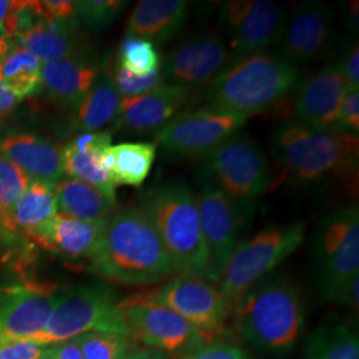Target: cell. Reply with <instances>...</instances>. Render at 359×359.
<instances>
[{
  "label": "cell",
  "instance_id": "obj_1",
  "mask_svg": "<svg viewBox=\"0 0 359 359\" xmlns=\"http://www.w3.org/2000/svg\"><path fill=\"white\" fill-rule=\"evenodd\" d=\"M90 270L104 280L133 286L161 283L173 274L152 221L135 206L114 212L105 221Z\"/></svg>",
  "mask_w": 359,
  "mask_h": 359
},
{
  "label": "cell",
  "instance_id": "obj_2",
  "mask_svg": "<svg viewBox=\"0 0 359 359\" xmlns=\"http://www.w3.org/2000/svg\"><path fill=\"white\" fill-rule=\"evenodd\" d=\"M233 327L257 351L283 358L294 350L305 329L302 295L285 278H264L231 308Z\"/></svg>",
  "mask_w": 359,
  "mask_h": 359
},
{
  "label": "cell",
  "instance_id": "obj_3",
  "mask_svg": "<svg viewBox=\"0 0 359 359\" xmlns=\"http://www.w3.org/2000/svg\"><path fill=\"white\" fill-rule=\"evenodd\" d=\"M270 145L283 181L293 187L320 184L358 168V136L337 129L318 130L286 121L273 130Z\"/></svg>",
  "mask_w": 359,
  "mask_h": 359
},
{
  "label": "cell",
  "instance_id": "obj_4",
  "mask_svg": "<svg viewBox=\"0 0 359 359\" xmlns=\"http://www.w3.org/2000/svg\"><path fill=\"white\" fill-rule=\"evenodd\" d=\"M299 81V68L277 52H255L231 59L208 86V100L210 105L250 117L280 104Z\"/></svg>",
  "mask_w": 359,
  "mask_h": 359
},
{
  "label": "cell",
  "instance_id": "obj_5",
  "mask_svg": "<svg viewBox=\"0 0 359 359\" xmlns=\"http://www.w3.org/2000/svg\"><path fill=\"white\" fill-rule=\"evenodd\" d=\"M140 208L152 221L173 273L208 280L209 258L193 191L181 181H165L142 194Z\"/></svg>",
  "mask_w": 359,
  "mask_h": 359
},
{
  "label": "cell",
  "instance_id": "obj_6",
  "mask_svg": "<svg viewBox=\"0 0 359 359\" xmlns=\"http://www.w3.org/2000/svg\"><path fill=\"white\" fill-rule=\"evenodd\" d=\"M313 281L322 301L335 302L353 277L359 276V210L338 208L317 224L310 245Z\"/></svg>",
  "mask_w": 359,
  "mask_h": 359
},
{
  "label": "cell",
  "instance_id": "obj_7",
  "mask_svg": "<svg viewBox=\"0 0 359 359\" xmlns=\"http://www.w3.org/2000/svg\"><path fill=\"white\" fill-rule=\"evenodd\" d=\"M305 231L306 225L302 221L271 225L236 245L217 280V287L231 309L246 292L294 253L304 243Z\"/></svg>",
  "mask_w": 359,
  "mask_h": 359
},
{
  "label": "cell",
  "instance_id": "obj_8",
  "mask_svg": "<svg viewBox=\"0 0 359 359\" xmlns=\"http://www.w3.org/2000/svg\"><path fill=\"white\" fill-rule=\"evenodd\" d=\"M205 160L206 172L228 196L246 225L271 181L264 151L241 130L208 154Z\"/></svg>",
  "mask_w": 359,
  "mask_h": 359
},
{
  "label": "cell",
  "instance_id": "obj_9",
  "mask_svg": "<svg viewBox=\"0 0 359 359\" xmlns=\"http://www.w3.org/2000/svg\"><path fill=\"white\" fill-rule=\"evenodd\" d=\"M90 332L130 337L120 299L105 285H80L57 293L48 325L34 341L48 345Z\"/></svg>",
  "mask_w": 359,
  "mask_h": 359
},
{
  "label": "cell",
  "instance_id": "obj_10",
  "mask_svg": "<svg viewBox=\"0 0 359 359\" xmlns=\"http://www.w3.org/2000/svg\"><path fill=\"white\" fill-rule=\"evenodd\" d=\"M248 120L246 116L208 104L181 112L154 136L172 160L200 158L241 132Z\"/></svg>",
  "mask_w": 359,
  "mask_h": 359
},
{
  "label": "cell",
  "instance_id": "obj_11",
  "mask_svg": "<svg viewBox=\"0 0 359 359\" xmlns=\"http://www.w3.org/2000/svg\"><path fill=\"white\" fill-rule=\"evenodd\" d=\"M120 310L133 339L170 358H180L210 341L177 313L142 294L120 301Z\"/></svg>",
  "mask_w": 359,
  "mask_h": 359
},
{
  "label": "cell",
  "instance_id": "obj_12",
  "mask_svg": "<svg viewBox=\"0 0 359 359\" xmlns=\"http://www.w3.org/2000/svg\"><path fill=\"white\" fill-rule=\"evenodd\" d=\"M193 196L209 258L208 281L217 283L221 270L238 244L245 222L205 168L194 173Z\"/></svg>",
  "mask_w": 359,
  "mask_h": 359
},
{
  "label": "cell",
  "instance_id": "obj_13",
  "mask_svg": "<svg viewBox=\"0 0 359 359\" xmlns=\"http://www.w3.org/2000/svg\"><path fill=\"white\" fill-rule=\"evenodd\" d=\"M285 20L283 7L269 0H229L221 4L218 13L221 36L231 59L276 46Z\"/></svg>",
  "mask_w": 359,
  "mask_h": 359
},
{
  "label": "cell",
  "instance_id": "obj_14",
  "mask_svg": "<svg viewBox=\"0 0 359 359\" xmlns=\"http://www.w3.org/2000/svg\"><path fill=\"white\" fill-rule=\"evenodd\" d=\"M142 295L177 313L210 341L222 334L231 316V305L217 286L200 277L179 276Z\"/></svg>",
  "mask_w": 359,
  "mask_h": 359
},
{
  "label": "cell",
  "instance_id": "obj_15",
  "mask_svg": "<svg viewBox=\"0 0 359 359\" xmlns=\"http://www.w3.org/2000/svg\"><path fill=\"white\" fill-rule=\"evenodd\" d=\"M335 16L329 4L318 0L301 1L286 16L276 47L286 62L299 65L321 62L333 48Z\"/></svg>",
  "mask_w": 359,
  "mask_h": 359
},
{
  "label": "cell",
  "instance_id": "obj_16",
  "mask_svg": "<svg viewBox=\"0 0 359 359\" xmlns=\"http://www.w3.org/2000/svg\"><path fill=\"white\" fill-rule=\"evenodd\" d=\"M225 40L218 32H203L184 39L161 65L164 83L194 90L209 86L231 62Z\"/></svg>",
  "mask_w": 359,
  "mask_h": 359
},
{
  "label": "cell",
  "instance_id": "obj_17",
  "mask_svg": "<svg viewBox=\"0 0 359 359\" xmlns=\"http://www.w3.org/2000/svg\"><path fill=\"white\" fill-rule=\"evenodd\" d=\"M350 90L337 63L301 79L293 97L294 123L318 130L335 129L342 103Z\"/></svg>",
  "mask_w": 359,
  "mask_h": 359
},
{
  "label": "cell",
  "instance_id": "obj_18",
  "mask_svg": "<svg viewBox=\"0 0 359 359\" xmlns=\"http://www.w3.org/2000/svg\"><path fill=\"white\" fill-rule=\"evenodd\" d=\"M57 293L18 286L0 302V345L34 341L47 327Z\"/></svg>",
  "mask_w": 359,
  "mask_h": 359
},
{
  "label": "cell",
  "instance_id": "obj_19",
  "mask_svg": "<svg viewBox=\"0 0 359 359\" xmlns=\"http://www.w3.org/2000/svg\"><path fill=\"white\" fill-rule=\"evenodd\" d=\"M193 90L163 83L157 88L135 97L123 99L116 129L133 133H157L191 103Z\"/></svg>",
  "mask_w": 359,
  "mask_h": 359
},
{
  "label": "cell",
  "instance_id": "obj_20",
  "mask_svg": "<svg viewBox=\"0 0 359 359\" xmlns=\"http://www.w3.org/2000/svg\"><path fill=\"white\" fill-rule=\"evenodd\" d=\"M105 221H83L57 212L29 237L44 249L65 258L90 259L100 244Z\"/></svg>",
  "mask_w": 359,
  "mask_h": 359
},
{
  "label": "cell",
  "instance_id": "obj_21",
  "mask_svg": "<svg viewBox=\"0 0 359 359\" xmlns=\"http://www.w3.org/2000/svg\"><path fill=\"white\" fill-rule=\"evenodd\" d=\"M0 154L20 168L31 181L56 184L65 176L62 148L34 133H11L0 139Z\"/></svg>",
  "mask_w": 359,
  "mask_h": 359
},
{
  "label": "cell",
  "instance_id": "obj_22",
  "mask_svg": "<svg viewBox=\"0 0 359 359\" xmlns=\"http://www.w3.org/2000/svg\"><path fill=\"white\" fill-rule=\"evenodd\" d=\"M112 145V136L107 130L76 135L62 148L63 172L67 177L80 180L116 198V185L102 165L104 152Z\"/></svg>",
  "mask_w": 359,
  "mask_h": 359
},
{
  "label": "cell",
  "instance_id": "obj_23",
  "mask_svg": "<svg viewBox=\"0 0 359 359\" xmlns=\"http://www.w3.org/2000/svg\"><path fill=\"white\" fill-rule=\"evenodd\" d=\"M189 11L191 3L185 0H142L129 15L126 35L165 46L187 25Z\"/></svg>",
  "mask_w": 359,
  "mask_h": 359
},
{
  "label": "cell",
  "instance_id": "obj_24",
  "mask_svg": "<svg viewBox=\"0 0 359 359\" xmlns=\"http://www.w3.org/2000/svg\"><path fill=\"white\" fill-rule=\"evenodd\" d=\"M99 76V65L88 53L41 63V87L52 100L69 108L86 96Z\"/></svg>",
  "mask_w": 359,
  "mask_h": 359
},
{
  "label": "cell",
  "instance_id": "obj_25",
  "mask_svg": "<svg viewBox=\"0 0 359 359\" xmlns=\"http://www.w3.org/2000/svg\"><path fill=\"white\" fill-rule=\"evenodd\" d=\"M123 97L114 86L109 74H102L86 96L72 108L69 117L71 132L81 135L99 132L115 123L121 109Z\"/></svg>",
  "mask_w": 359,
  "mask_h": 359
},
{
  "label": "cell",
  "instance_id": "obj_26",
  "mask_svg": "<svg viewBox=\"0 0 359 359\" xmlns=\"http://www.w3.org/2000/svg\"><path fill=\"white\" fill-rule=\"evenodd\" d=\"M57 212L83 221H105L115 212L116 198L87 182L62 177L55 184Z\"/></svg>",
  "mask_w": 359,
  "mask_h": 359
},
{
  "label": "cell",
  "instance_id": "obj_27",
  "mask_svg": "<svg viewBox=\"0 0 359 359\" xmlns=\"http://www.w3.org/2000/svg\"><path fill=\"white\" fill-rule=\"evenodd\" d=\"M157 154L154 142H121L111 145L102 157V165L116 187L139 188L149 176Z\"/></svg>",
  "mask_w": 359,
  "mask_h": 359
},
{
  "label": "cell",
  "instance_id": "obj_28",
  "mask_svg": "<svg viewBox=\"0 0 359 359\" xmlns=\"http://www.w3.org/2000/svg\"><path fill=\"white\" fill-rule=\"evenodd\" d=\"M57 215L55 184L31 181L10 213L7 231L31 234Z\"/></svg>",
  "mask_w": 359,
  "mask_h": 359
},
{
  "label": "cell",
  "instance_id": "obj_29",
  "mask_svg": "<svg viewBox=\"0 0 359 359\" xmlns=\"http://www.w3.org/2000/svg\"><path fill=\"white\" fill-rule=\"evenodd\" d=\"M304 359H359L358 334L339 322L322 323L310 335Z\"/></svg>",
  "mask_w": 359,
  "mask_h": 359
},
{
  "label": "cell",
  "instance_id": "obj_30",
  "mask_svg": "<svg viewBox=\"0 0 359 359\" xmlns=\"http://www.w3.org/2000/svg\"><path fill=\"white\" fill-rule=\"evenodd\" d=\"M0 80L22 100L40 88L41 62L25 48L11 47L0 60Z\"/></svg>",
  "mask_w": 359,
  "mask_h": 359
},
{
  "label": "cell",
  "instance_id": "obj_31",
  "mask_svg": "<svg viewBox=\"0 0 359 359\" xmlns=\"http://www.w3.org/2000/svg\"><path fill=\"white\" fill-rule=\"evenodd\" d=\"M116 65L136 76H147L161 69V56L154 43L127 36L120 43Z\"/></svg>",
  "mask_w": 359,
  "mask_h": 359
},
{
  "label": "cell",
  "instance_id": "obj_32",
  "mask_svg": "<svg viewBox=\"0 0 359 359\" xmlns=\"http://www.w3.org/2000/svg\"><path fill=\"white\" fill-rule=\"evenodd\" d=\"M75 339L84 359H127L137 350L135 339L121 334L90 332Z\"/></svg>",
  "mask_w": 359,
  "mask_h": 359
},
{
  "label": "cell",
  "instance_id": "obj_33",
  "mask_svg": "<svg viewBox=\"0 0 359 359\" xmlns=\"http://www.w3.org/2000/svg\"><path fill=\"white\" fill-rule=\"evenodd\" d=\"M29 182L31 179L20 168L0 154V226L6 231L10 213Z\"/></svg>",
  "mask_w": 359,
  "mask_h": 359
},
{
  "label": "cell",
  "instance_id": "obj_34",
  "mask_svg": "<svg viewBox=\"0 0 359 359\" xmlns=\"http://www.w3.org/2000/svg\"><path fill=\"white\" fill-rule=\"evenodd\" d=\"M127 4L118 0H80L75 1V15L79 25L92 32H102L115 22Z\"/></svg>",
  "mask_w": 359,
  "mask_h": 359
},
{
  "label": "cell",
  "instance_id": "obj_35",
  "mask_svg": "<svg viewBox=\"0 0 359 359\" xmlns=\"http://www.w3.org/2000/svg\"><path fill=\"white\" fill-rule=\"evenodd\" d=\"M109 75L114 81L116 90L123 99L135 97L142 93H147L164 83L161 76V69L147 76H136L128 71H126L124 68L115 65V68Z\"/></svg>",
  "mask_w": 359,
  "mask_h": 359
},
{
  "label": "cell",
  "instance_id": "obj_36",
  "mask_svg": "<svg viewBox=\"0 0 359 359\" xmlns=\"http://www.w3.org/2000/svg\"><path fill=\"white\" fill-rule=\"evenodd\" d=\"M180 359H253L243 347L225 339H212Z\"/></svg>",
  "mask_w": 359,
  "mask_h": 359
},
{
  "label": "cell",
  "instance_id": "obj_37",
  "mask_svg": "<svg viewBox=\"0 0 359 359\" xmlns=\"http://www.w3.org/2000/svg\"><path fill=\"white\" fill-rule=\"evenodd\" d=\"M31 3L35 13L47 22L77 20L75 15V1L43 0V1H31Z\"/></svg>",
  "mask_w": 359,
  "mask_h": 359
},
{
  "label": "cell",
  "instance_id": "obj_38",
  "mask_svg": "<svg viewBox=\"0 0 359 359\" xmlns=\"http://www.w3.org/2000/svg\"><path fill=\"white\" fill-rule=\"evenodd\" d=\"M337 130L345 132L348 135L358 136L359 133V90H350L347 92L346 97L342 103Z\"/></svg>",
  "mask_w": 359,
  "mask_h": 359
},
{
  "label": "cell",
  "instance_id": "obj_39",
  "mask_svg": "<svg viewBox=\"0 0 359 359\" xmlns=\"http://www.w3.org/2000/svg\"><path fill=\"white\" fill-rule=\"evenodd\" d=\"M350 90H359V48L357 40L345 44L341 59L335 62Z\"/></svg>",
  "mask_w": 359,
  "mask_h": 359
},
{
  "label": "cell",
  "instance_id": "obj_40",
  "mask_svg": "<svg viewBox=\"0 0 359 359\" xmlns=\"http://www.w3.org/2000/svg\"><path fill=\"white\" fill-rule=\"evenodd\" d=\"M47 345L36 341H18L0 345V359H40Z\"/></svg>",
  "mask_w": 359,
  "mask_h": 359
},
{
  "label": "cell",
  "instance_id": "obj_41",
  "mask_svg": "<svg viewBox=\"0 0 359 359\" xmlns=\"http://www.w3.org/2000/svg\"><path fill=\"white\" fill-rule=\"evenodd\" d=\"M40 359H84L80 351V347L77 345L75 337L48 344Z\"/></svg>",
  "mask_w": 359,
  "mask_h": 359
},
{
  "label": "cell",
  "instance_id": "obj_42",
  "mask_svg": "<svg viewBox=\"0 0 359 359\" xmlns=\"http://www.w3.org/2000/svg\"><path fill=\"white\" fill-rule=\"evenodd\" d=\"M345 308L350 309L355 316H358L359 309V276L353 277L348 283L345 285L342 292L338 295L337 301Z\"/></svg>",
  "mask_w": 359,
  "mask_h": 359
},
{
  "label": "cell",
  "instance_id": "obj_43",
  "mask_svg": "<svg viewBox=\"0 0 359 359\" xmlns=\"http://www.w3.org/2000/svg\"><path fill=\"white\" fill-rule=\"evenodd\" d=\"M20 99H18L0 80V121L13 114Z\"/></svg>",
  "mask_w": 359,
  "mask_h": 359
},
{
  "label": "cell",
  "instance_id": "obj_44",
  "mask_svg": "<svg viewBox=\"0 0 359 359\" xmlns=\"http://www.w3.org/2000/svg\"><path fill=\"white\" fill-rule=\"evenodd\" d=\"M127 359H170V357L158 350L145 347V348H137Z\"/></svg>",
  "mask_w": 359,
  "mask_h": 359
},
{
  "label": "cell",
  "instance_id": "obj_45",
  "mask_svg": "<svg viewBox=\"0 0 359 359\" xmlns=\"http://www.w3.org/2000/svg\"><path fill=\"white\" fill-rule=\"evenodd\" d=\"M344 16L350 29L358 31V1H350L345 6Z\"/></svg>",
  "mask_w": 359,
  "mask_h": 359
},
{
  "label": "cell",
  "instance_id": "obj_46",
  "mask_svg": "<svg viewBox=\"0 0 359 359\" xmlns=\"http://www.w3.org/2000/svg\"><path fill=\"white\" fill-rule=\"evenodd\" d=\"M11 50V41L7 36L4 25L0 23V60Z\"/></svg>",
  "mask_w": 359,
  "mask_h": 359
},
{
  "label": "cell",
  "instance_id": "obj_47",
  "mask_svg": "<svg viewBox=\"0 0 359 359\" xmlns=\"http://www.w3.org/2000/svg\"><path fill=\"white\" fill-rule=\"evenodd\" d=\"M13 3L10 0H0V23L4 22V19L8 16V13L13 10Z\"/></svg>",
  "mask_w": 359,
  "mask_h": 359
}]
</instances>
